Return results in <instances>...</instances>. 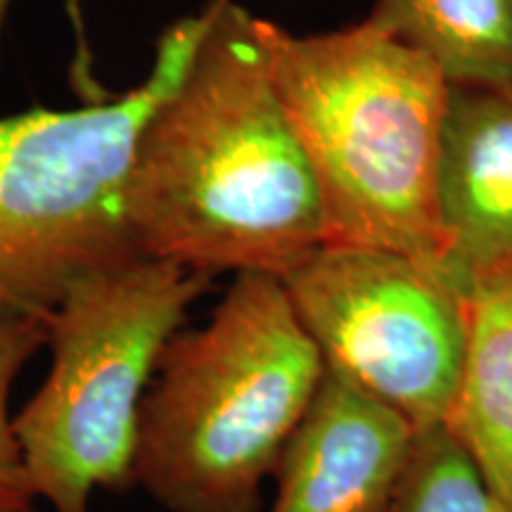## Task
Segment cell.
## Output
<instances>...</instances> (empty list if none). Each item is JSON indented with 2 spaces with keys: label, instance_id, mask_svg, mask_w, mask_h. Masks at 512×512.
<instances>
[{
  "label": "cell",
  "instance_id": "7c38bea8",
  "mask_svg": "<svg viewBox=\"0 0 512 512\" xmlns=\"http://www.w3.org/2000/svg\"><path fill=\"white\" fill-rule=\"evenodd\" d=\"M46 347V323L31 318H0V512H34L36 494L24 470L15 415L10 411L12 387L29 358Z\"/></svg>",
  "mask_w": 512,
  "mask_h": 512
},
{
  "label": "cell",
  "instance_id": "ba28073f",
  "mask_svg": "<svg viewBox=\"0 0 512 512\" xmlns=\"http://www.w3.org/2000/svg\"><path fill=\"white\" fill-rule=\"evenodd\" d=\"M448 256L463 275L512 264V81L451 86L439 166Z\"/></svg>",
  "mask_w": 512,
  "mask_h": 512
},
{
  "label": "cell",
  "instance_id": "277c9868",
  "mask_svg": "<svg viewBox=\"0 0 512 512\" xmlns=\"http://www.w3.org/2000/svg\"><path fill=\"white\" fill-rule=\"evenodd\" d=\"M207 275L136 256L83 275L46 320L48 373L12 427L36 501L93 512L136 484L140 411Z\"/></svg>",
  "mask_w": 512,
  "mask_h": 512
},
{
  "label": "cell",
  "instance_id": "9c48e42d",
  "mask_svg": "<svg viewBox=\"0 0 512 512\" xmlns=\"http://www.w3.org/2000/svg\"><path fill=\"white\" fill-rule=\"evenodd\" d=\"M467 354L446 427L512 512V264L465 273Z\"/></svg>",
  "mask_w": 512,
  "mask_h": 512
},
{
  "label": "cell",
  "instance_id": "30bf717a",
  "mask_svg": "<svg viewBox=\"0 0 512 512\" xmlns=\"http://www.w3.org/2000/svg\"><path fill=\"white\" fill-rule=\"evenodd\" d=\"M368 19L451 86L512 81V0H373Z\"/></svg>",
  "mask_w": 512,
  "mask_h": 512
},
{
  "label": "cell",
  "instance_id": "7a4b0ae2",
  "mask_svg": "<svg viewBox=\"0 0 512 512\" xmlns=\"http://www.w3.org/2000/svg\"><path fill=\"white\" fill-rule=\"evenodd\" d=\"M256 34L318 181L325 245L387 249L460 275L439 209L451 83L437 64L370 19L297 34L256 17Z\"/></svg>",
  "mask_w": 512,
  "mask_h": 512
},
{
  "label": "cell",
  "instance_id": "5b68a950",
  "mask_svg": "<svg viewBox=\"0 0 512 512\" xmlns=\"http://www.w3.org/2000/svg\"><path fill=\"white\" fill-rule=\"evenodd\" d=\"M211 8L159 38L150 72L107 102L0 117V318L46 323L83 275L136 259L124 185L143 119L188 67Z\"/></svg>",
  "mask_w": 512,
  "mask_h": 512
},
{
  "label": "cell",
  "instance_id": "4fadbf2b",
  "mask_svg": "<svg viewBox=\"0 0 512 512\" xmlns=\"http://www.w3.org/2000/svg\"><path fill=\"white\" fill-rule=\"evenodd\" d=\"M12 3H15V0H0V62H3L5 34H8V22H10Z\"/></svg>",
  "mask_w": 512,
  "mask_h": 512
},
{
  "label": "cell",
  "instance_id": "3957f363",
  "mask_svg": "<svg viewBox=\"0 0 512 512\" xmlns=\"http://www.w3.org/2000/svg\"><path fill=\"white\" fill-rule=\"evenodd\" d=\"M323 377L283 280L235 275L207 323L166 344L140 411L136 484L166 512H256Z\"/></svg>",
  "mask_w": 512,
  "mask_h": 512
},
{
  "label": "cell",
  "instance_id": "8fae6325",
  "mask_svg": "<svg viewBox=\"0 0 512 512\" xmlns=\"http://www.w3.org/2000/svg\"><path fill=\"white\" fill-rule=\"evenodd\" d=\"M387 512H508L446 425L418 432Z\"/></svg>",
  "mask_w": 512,
  "mask_h": 512
},
{
  "label": "cell",
  "instance_id": "6da1fadb",
  "mask_svg": "<svg viewBox=\"0 0 512 512\" xmlns=\"http://www.w3.org/2000/svg\"><path fill=\"white\" fill-rule=\"evenodd\" d=\"M209 8L188 67L133 140L126 223L145 259L283 278L328 242L323 197L256 17L235 0Z\"/></svg>",
  "mask_w": 512,
  "mask_h": 512
},
{
  "label": "cell",
  "instance_id": "52a82bcc",
  "mask_svg": "<svg viewBox=\"0 0 512 512\" xmlns=\"http://www.w3.org/2000/svg\"><path fill=\"white\" fill-rule=\"evenodd\" d=\"M415 439L403 415L325 370L275 467L268 512H387Z\"/></svg>",
  "mask_w": 512,
  "mask_h": 512
},
{
  "label": "cell",
  "instance_id": "8992f818",
  "mask_svg": "<svg viewBox=\"0 0 512 512\" xmlns=\"http://www.w3.org/2000/svg\"><path fill=\"white\" fill-rule=\"evenodd\" d=\"M280 280L328 373L418 432L446 425L467 354L465 278L387 249L323 245Z\"/></svg>",
  "mask_w": 512,
  "mask_h": 512
}]
</instances>
